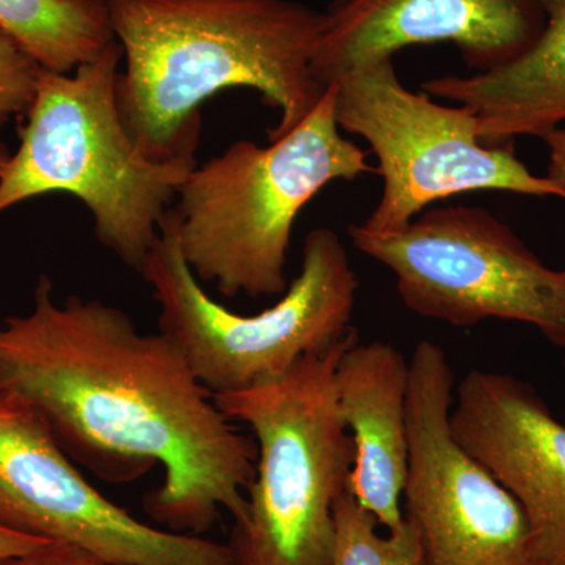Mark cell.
Segmentation results:
<instances>
[{"instance_id": "6da1fadb", "label": "cell", "mask_w": 565, "mask_h": 565, "mask_svg": "<svg viewBox=\"0 0 565 565\" xmlns=\"http://www.w3.org/2000/svg\"><path fill=\"white\" fill-rule=\"evenodd\" d=\"M0 392L32 405L63 451L107 482L154 467L143 509L163 530L207 533L241 522L256 444L222 414L177 345L102 300H57L41 275L31 310L0 323Z\"/></svg>"}, {"instance_id": "7a4b0ae2", "label": "cell", "mask_w": 565, "mask_h": 565, "mask_svg": "<svg viewBox=\"0 0 565 565\" xmlns=\"http://www.w3.org/2000/svg\"><path fill=\"white\" fill-rule=\"evenodd\" d=\"M120 43L121 117L154 161L195 159L200 109L223 90L250 88L280 111L278 139L321 102L316 47L326 11L294 0H107Z\"/></svg>"}, {"instance_id": "3957f363", "label": "cell", "mask_w": 565, "mask_h": 565, "mask_svg": "<svg viewBox=\"0 0 565 565\" xmlns=\"http://www.w3.org/2000/svg\"><path fill=\"white\" fill-rule=\"evenodd\" d=\"M121 63L115 40L71 73L40 70L20 145L0 174V215L68 193L90 212L98 243L139 273L196 159L159 162L140 150L118 104Z\"/></svg>"}, {"instance_id": "277c9868", "label": "cell", "mask_w": 565, "mask_h": 565, "mask_svg": "<svg viewBox=\"0 0 565 565\" xmlns=\"http://www.w3.org/2000/svg\"><path fill=\"white\" fill-rule=\"evenodd\" d=\"M269 141H234L196 162L177 193L182 255L223 297L282 296L300 212L330 182L375 172L370 152L338 126L333 85L296 128Z\"/></svg>"}, {"instance_id": "5b68a950", "label": "cell", "mask_w": 565, "mask_h": 565, "mask_svg": "<svg viewBox=\"0 0 565 565\" xmlns=\"http://www.w3.org/2000/svg\"><path fill=\"white\" fill-rule=\"evenodd\" d=\"M355 329L288 373L244 392L214 394L233 423L255 435L247 509L233 523V565H330L334 503L348 489L353 444L337 404L334 373Z\"/></svg>"}, {"instance_id": "8992f818", "label": "cell", "mask_w": 565, "mask_h": 565, "mask_svg": "<svg viewBox=\"0 0 565 565\" xmlns=\"http://www.w3.org/2000/svg\"><path fill=\"white\" fill-rule=\"evenodd\" d=\"M159 307V332L214 394L266 384L351 332L360 281L343 241L319 226L308 233L302 266L282 297L256 315L212 299L185 262L172 210L139 270Z\"/></svg>"}, {"instance_id": "52a82bcc", "label": "cell", "mask_w": 565, "mask_h": 565, "mask_svg": "<svg viewBox=\"0 0 565 565\" xmlns=\"http://www.w3.org/2000/svg\"><path fill=\"white\" fill-rule=\"evenodd\" d=\"M356 250L392 270L405 308L470 329L487 319L534 327L565 349V269L475 206L433 207L393 232L349 226Z\"/></svg>"}, {"instance_id": "ba28073f", "label": "cell", "mask_w": 565, "mask_h": 565, "mask_svg": "<svg viewBox=\"0 0 565 565\" xmlns=\"http://www.w3.org/2000/svg\"><path fill=\"white\" fill-rule=\"evenodd\" d=\"M341 131L362 137L384 180L377 206L362 223L371 232L403 228L426 207L460 193L500 191L557 196L565 189L537 177L516 158L514 145L489 147L473 110L435 103L401 82L385 58L332 84Z\"/></svg>"}, {"instance_id": "9c48e42d", "label": "cell", "mask_w": 565, "mask_h": 565, "mask_svg": "<svg viewBox=\"0 0 565 565\" xmlns=\"http://www.w3.org/2000/svg\"><path fill=\"white\" fill-rule=\"evenodd\" d=\"M452 401L446 352L419 341L411 356L404 514L418 526L427 565H542L515 498L457 444Z\"/></svg>"}, {"instance_id": "30bf717a", "label": "cell", "mask_w": 565, "mask_h": 565, "mask_svg": "<svg viewBox=\"0 0 565 565\" xmlns=\"http://www.w3.org/2000/svg\"><path fill=\"white\" fill-rule=\"evenodd\" d=\"M0 523L109 565H233L228 545L148 525L81 473L43 416L0 392Z\"/></svg>"}, {"instance_id": "8fae6325", "label": "cell", "mask_w": 565, "mask_h": 565, "mask_svg": "<svg viewBox=\"0 0 565 565\" xmlns=\"http://www.w3.org/2000/svg\"><path fill=\"white\" fill-rule=\"evenodd\" d=\"M542 0H334L313 58L329 87L416 44L452 43L476 73L503 68L545 28Z\"/></svg>"}, {"instance_id": "7c38bea8", "label": "cell", "mask_w": 565, "mask_h": 565, "mask_svg": "<svg viewBox=\"0 0 565 565\" xmlns=\"http://www.w3.org/2000/svg\"><path fill=\"white\" fill-rule=\"evenodd\" d=\"M449 427L515 498L542 565H565V424L541 394L514 375L471 370L456 386Z\"/></svg>"}, {"instance_id": "4fadbf2b", "label": "cell", "mask_w": 565, "mask_h": 565, "mask_svg": "<svg viewBox=\"0 0 565 565\" xmlns=\"http://www.w3.org/2000/svg\"><path fill=\"white\" fill-rule=\"evenodd\" d=\"M411 360L386 341L349 345L334 373L337 404L353 444L349 492L386 531L403 525Z\"/></svg>"}, {"instance_id": "5bb4252c", "label": "cell", "mask_w": 565, "mask_h": 565, "mask_svg": "<svg viewBox=\"0 0 565 565\" xmlns=\"http://www.w3.org/2000/svg\"><path fill=\"white\" fill-rule=\"evenodd\" d=\"M545 28L533 47L503 68L423 82L422 92L473 110L489 147L542 137L565 122V0H542Z\"/></svg>"}, {"instance_id": "9a60e30c", "label": "cell", "mask_w": 565, "mask_h": 565, "mask_svg": "<svg viewBox=\"0 0 565 565\" xmlns=\"http://www.w3.org/2000/svg\"><path fill=\"white\" fill-rule=\"evenodd\" d=\"M0 29L54 73L95 61L115 41L107 0H0Z\"/></svg>"}, {"instance_id": "2e32d148", "label": "cell", "mask_w": 565, "mask_h": 565, "mask_svg": "<svg viewBox=\"0 0 565 565\" xmlns=\"http://www.w3.org/2000/svg\"><path fill=\"white\" fill-rule=\"evenodd\" d=\"M333 514L330 565H427L422 534L407 516L397 530L382 534L381 523L356 503L349 487L334 503Z\"/></svg>"}, {"instance_id": "e0dca14e", "label": "cell", "mask_w": 565, "mask_h": 565, "mask_svg": "<svg viewBox=\"0 0 565 565\" xmlns=\"http://www.w3.org/2000/svg\"><path fill=\"white\" fill-rule=\"evenodd\" d=\"M40 66L0 29V129L22 120L31 106Z\"/></svg>"}, {"instance_id": "ac0fdd59", "label": "cell", "mask_w": 565, "mask_h": 565, "mask_svg": "<svg viewBox=\"0 0 565 565\" xmlns=\"http://www.w3.org/2000/svg\"><path fill=\"white\" fill-rule=\"evenodd\" d=\"M0 565H109L98 557L77 548V546L50 542V544L22 553V555L3 557Z\"/></svg>"}, {"instance_id": "d6986e66", "label": "cell", "mask_w": 565, "mask_h": 565, "mask_svg": "<svg viewBox=\"0 0 565 565\" xmlns=\"http://www.w3.org/2000/svg\"><path fill=\"white\" fill-rule=\"evenodd\" d=\"M50 544V541L35 537L28 533L13 530L0 523V559L3 557L22 555V553L32 552L40 546Z\"/></svg>"}, {"instance_id": "ffe728a7", "label": "cell", "mask_w": 565, "mask_h": 565, "mask_svg": "<svg viewBox=\"0 0 565 565\" xmlns=\"http://www.w3.org/2000/svg\"><path fill=\"white\" fill-rule=\"evenodd\" d=\"M542 140L548 148V169L545 177L565 189V128L545 134Z\"/></svg>"}, {"instance_id": "44dd1931", "label": "cell", "mask_w": 565, "mask_h": 565, "mask_svg": "<svg viewBox=\"0 0 565 565\" xmlns=\"http://www.w3.org/2000/svg\"><path fill=\"white\" fill-rule=\"evenodd\" d=\"M11 154V150L0 140V174H2L3 169H6L7 162H9Z\"/></svg>"}, {"instance_id": "7402d4cb", "label": "cell", "mask_w": 565, "mask_h": 565, "mask_svg": "<svg viewBox=\"0 0 565 565\" xmlns=\"http://www.w3.org/2000/svg\"><path fill=\"white\" fill-rule=\"evenodd\" d=\"M564 370H565V360H564Z\"/></svg>"}]
</instances>
